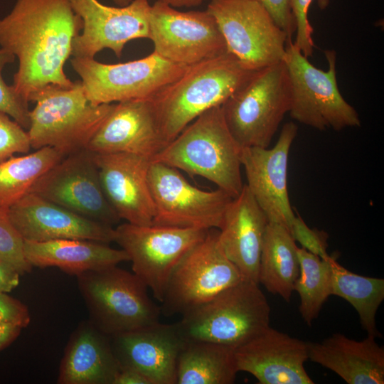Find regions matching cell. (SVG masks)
I'll list each match as a JSON object with an SVG mask.
<instances>
[{
  "label": "cell",
  "instance_id": "cell-26",
  "mask_svg": "<svg viewBox=\"0 0 384 384\" xmlns=\"http://www.w3.org/2000/svg\"><path fill=\"white\" fill-rule=\"evenodd\" d=\"M23 251L32 267H55L75 276L129 261L122 249H114L108 244L88 240H23Z\"/></svg>",
  "mask_w": 384,
  "mask_h": 384
},
{
  "label": "cell",
  "instance_id": "cell-3",
  "mask_svg": "<svg viewBox=\"0 0 384 384\" xmlns=\"http://www.w3.org/2000/svg\"><path fill=\"white\" fill-rule=\"evenodd\" d=\"M242 147L225 122L221 106L195 119L152 159L215 183L235 198L243 188Z\"/></svg>",
  "mask_w": 384,
  "mask_h": 384
},
{
  "label": "cell",
  "instance_id": "cell-30",
  "mask_svg": "<svg viewBox=\"0 0 384 384\" xmlns=\"http://www.w3.org/2000/svg\"><path fill=\"white\" fill-rule=\"evenodd\" d=\"M64 156L58 149L43 147L0 163V208L9 209L28 193L36 181Z\"/></svg>",
  "mask_w": 384,
  "mask_h": 384
},
{
  "label": "cell",
  "instance_id": "cell-23",
  "mask_svg": "<svg viewBox=\"0 0 384 384\" xmlns=\"http://www.w3.org/2000/svg\"><path fill=\"white\" fill-rule=\"evenodd\" d=\"M268 219L246 184L233 198L218 229L219 241L243 279L258 282L260 254Z\"/></svg>",
  "mask_w": 384,
  "mask_h": 384
},
{
  "label": "cell",
  "instance_id": "cell-9",
  "mask_svg": "<svg viewBox=\"0 0 384 384\" xmlns=\"http://www.w3.org/2000/svg\"><path fill=\"white\" fill-rule=\"evenodd\" d=\"M70 64L80 77L86 97L94 105L151 99L188 68L154 52L140 59L115 64L73 57Z\"/></svg>",
  "mask_w": 384,
  "mask_h": 384
},
{
  "label": "cell",
  "instance_id": "cell-24",
  "mask_svg": "<svg viewBox=\"0 0 384 384\" xmlns=\"http://www.w3.org/2000/svg\"><path fill=\"white\" fill-rule=\"evenodd\" d=\"M309 359L348 384L384 383V348L368 335L361 341L334 334L321 342L307 341Z\"/></svg>",
  "mask_w": 384,
  "mask_h": 384
},
{
  "label": "cell",
  "instance_id": "cell-32",
  "mask_svg": "<svg viewBox=\"0 0 384 384\" xmlns=\"http://www.w3.org/2000/svg\"><path fill=\"white\" fill-rule=\"evenodd\" d=\"M8 210L0 208V260L22 275L33 267L25 257L23 240L13 225Z\"/></svg>",
  "mask_w": 384,
  "mask_h": 384
},
{
  "label": "cell",
  "instance_id": "cell-2",
  "mask_svg": "<svg viewBox=\"0 0 384 384\" xmlns=\"http://www.w3.org/2000/svg\"><path fill=\"white\" fill-rule=\"evenodd\" d=\"M255 71L229 52L188 66L151 98L167 144L201 114L221 106Z\"/></svg>",
  "mask_w": 384,
  "mask_h": 384
},
{
  "label": "cell",
  "instance_id": "cell-39",
  "mask_svg": "<svg viewBox=\"0 0 384 384\" xmlns=\"http://www.w3.org/2000/svg\"><path fill=\"white\" fill-rule=\"evenodd\" d=\"M112 384H151L141 372L129 367L120 366Z\"/></svg>",
  "mask_w": 384,
  "mask_h": 384
},
{
  "label": "cell",
  "instance_id": "cell-4",
  "mask_svg": "<svg viewBox=\"0 0 384 384\" xmlns=\"http://www.w3.org/2000/svg\"><path fill=\"white\" fill-rule=\"evenodd\" d=\"M29 102H36L27 130L31 149L53 147L65 156L87 149L114 106L90 102L80 80L68 88L48 85Z\"/></svg>",
  "mask_w": 384,
  "mask_h": 384
},
{
  "label": "cell",
  "instance_id": "cell-19",
  "mask_svg": "<svg viewBox=\"0 0 384 384\" xmlns=\"http://www.w3.org/2000/svg\"><path fill=\"white\" fill-rule=\"evenodd\" d=\"M166 145L151 100L138 99L114 104L87 149L95 154L129 153L152 159Z\"/></svg>",
  "mask_w": 384,
  "mask_h": 384
},
{
  "label": "cell",
  "instance_id": "cell-28",
  "mask_svg": "<svg viewBox=\"0 0 384 384\" xmlns=\"http://www.w3.org/2000/svg\"><path fill=\"white\" fill-rule=\"evenodd\" d=\"M235 348L199 341H185L178 356L176 384H231L238 373Z\"/></svg>",
  "mask_w": 384,
  "mask_h": 384
},
{
  "label": "cell",
  "instance_id": "cell-18",
  "mask_svg": "<svg viewBox=\"0 0 384 384\" xmlns=\"http://www.w3.org/2000/svg\"><path fill=\"white\" fill-rule=\"evenodd\" d=\"M10 220L23 240L62 239L114 242L112 226L93 220L29 192L9 210Z\"/></svg>",
  "mask_w": 384,
  "mask_h": 384
},
{
  "label": "cell",
  "instance_id": "cell-38",
  "mask_svg": "<svg viewBox=\"0 0 384 384\" xmlns=\"http://www.w3.org/2000/svg\"><path fill=\"white\" fill-rule=\"evenodd\" d=\"M262 4L270 12L276 23L287 33L291 40L295 32V23L289 0H255Z\"/></svg>",
  "mask_w": 384,
  "mask_h": 384
},
{
  "label": "cell",
  "instance_id": "cell-41",
  "mask_svg": "<svg viewBox=\"0 0 384 384\" xmlns=\"http://www.w3.org/2000/svg\"><path fill=\"white\" fill-rule=\"evenodd\" d=\"M22 329L23 328L16 324L0 322V351L14 341Z\"/></svg>",
  "mask_w": 384,
  "mask_h": 384
},
{
  "label": "cell",
  "instance_id": "cell-12",
  "mask_svg": "<svg viewBox=\"0 0 384 384\" xmlns=\"http://www.w3.org/2000/svg\"><path fill=\"white\" fill-rule=\"evenodd\" d=\"M218 235V229L208 230L176 266L161 302L163 314L183 315L243 279L223 250Z\"/></svg>",
  "mask_w": 384,
  "mask_h": 384
},
{
  "label": "cell",
  "instance_id": "cell-22",
  "mask_svg": "<svg viewBox=\"0 0 384 384\" xmlns=\"http://www.w3.org/2000/svg\"><path fill=\"white\" fill-rule=\"evenodd\" d=\"M95 159L105 195L119 218L134 225L153 224L151 159L129 153L95 154Z\"/></svg>",
  "mask_w": 384,
  "mask_h": 384
},
{
  "label": "cell",
  "instance_id": "cell-29",
  "mask_svg": "<svg viewBox=\"0 0 384 384\" xmlns=\"http://www.w3.org/2000/svg\"><path fill=\"white\" fill-rule=\"evenodd\" d=\"M330 264L331 295L341 297L353 306L368 335L380 336L375 316L384 299V279L353 273L340 265L335 255H331Z\"/></svg>",
  "mask_w": 384,
  "mask_h": 384
},
{
  "label": "cell",
  "instance_id": "cell-37",
  "mask_svg": "<svg viewBox=\"0 0 384 384\" xmlns=\"http://www.w3.org/2000/svg\"><path fill=\"white\" fill-rule=\"evenodd\" d=\"M31 321L27 306L7 293L0 294V322L11 323L26 328Z\"/></svg>",
  "mask_w": 384,
  "mask_h": 384
},
{
  "label": "cell",
  "instance_id": "cell-36",
  "mask_svg": "<svg viewBox=\"0 0 384 384\" xmlns=\"http://www.w3.org/2000/svg\"><path fill=\"white\" fill-rule=\"evenodd\" d=\"M289 233L294 240L298 242L306 251L321 259H327L330 256L327 253V233L309 228L299 215H295Z\"/></svg>",
  "mask_w": 384,
  "mask_h": 384
},
{
  "label": "cell",
  "instance_id": "cell-31",
  "mask_svg": "<svg viewBox=\"0 0 384 384\" xmlns=\"http://www.w3.org/2000/svg\"><path fill=\"white\" fill-rule=\"evenodd\" d=\"M299 274L294 284L300 299L299 310L304 321L311 325L316 319L331 293V270L330 260L297 247Z\"/></svg>",
  "mask_w": 384,
  "mask_h": 384
},
{
  "label": "cell",
  "instance_id": "cell-8",
  "mask_svg": "<svg viewBox=\"0 0 384 384\" xmlns=\"http://www.w3.org/2000/svg\"><path fill=\"white\" fill-rule=\"evenodd\" d=\"M326 70L316 68L294 42L288 41L284 61L291 84L289 114L318 130L340 131L361 126L357 111L342 96L336 78V53L324 51Z\"/></svg>",
  "mask_w": 384,
  "mask_h": 384
},
{
  "label": "cell",
  "instance_id": "cell-17",
  "mask_svg": "<svg viewBox=\"0 0 384 384\" xmlns=\"http://www.w3.org/2000/svg\"><path fill=\"white\" fill-rule=\"evenodd\" d=\"M297 131L296 124L287 122L273 147H245L241 154L249 191L268 221L289 231L295 214L288 195L287 165Z\"/></svg>",
  "mask_w": 384,
  "mask_h": 384
},
{
  "label": "cell",
  "instance_id": "cell-15",
  "mask_svg": "<svg viewBox=\"0 0 384 384\" xmlns=\"http://www.w3.org/2000/svg\"><path fill=\"white\" fill-rule=\"evenodd\" d=\"M30 192L93 220L113 226L121 220L103 191L95 154H70L44 173Z\"/></svg>",
  "mask_w": 384,
  "mask_h": 384
},
{
  "label": "cell",
  "instance_id": "cell-14",
  "mask_svg": "<svg viewBox=\"0 0 384 384\" xmlns=\"http://www.w3.org/2000/svg\"><path fill=\"white\" fill-rule=\"evenodd\" d=\"M149 39L153 52L184 66L228 52L218 24L207 10L181 11L161 0L151 6Z\"/></svg>",
  "mask_w": 384,
  "mask_h": 384
},
{
  "label": "cell",
  "instance_id": "cell-42",
  "mask_svg": "<svg viewBox=\"0 0 384 384\" xmlns=\"http://www.w3.org/2000/svg\"><path fill=\"white\" fill-rule=\"evenodd\" d=\"M174 8L193 7L201 4L205 0H161Z\"/></svg>",
  "mask_w": 384,
  "mask_h": 384
},
{
  "label": "cell",
  "instance_id": "cell-40",
  "mask_svg": "<svg viewBox=\"0 0 384 384\" xmlns=\"http://www.w3.org/2000/svg\"><path fill=\"white\" fill-rule=\"evenodd\" d=\"M20 274L6 263L0 260V294L8 293L19 284Z\"/></svg>",
  "mask_w": 384,
  "mask_h": 384
},
{
  "label": "cell",
  "instance_id": "cell-16",
  "mask_svg": "<svg viewBox=\"0 0 384 384\" xmlns=\"http://www.w3.org/2000/svg\"><path fill=\"white\" fill-rule=\"evenodd\" d=\"M82 21V28L73 42L72 56L95 58L110 49L120 58L125 45L149 38V0H132L124 6H109L98 0H69Z\"/></svg>",
  "mask_w": 384,
  "mask_h": 384
},
{
  "label": "cell",
  "instance_id": "cell-33",
  "mask_svg": "<svg viewBox=\"0 0 384 384\" xmlns=\"http://www.w3.org/2000/svg\"><path fill=\"white\" fill-rule=\"evenodd\" d=\"M15 56L0 47V112H4L28 130L30 126L28 102L3 78L5 66L15 60Z\"/></svg>",
  "mask_w": 384,
  "mask_h": 384
},
{
  "label": "cell",
  "instance_id": "cell-6",
  "mask_svg": "<svg viewBox=\"0 0 384 384\" xmlns=\"http://www.w3.org/2000/svg\"><path fill=\"white\" fill-rule=\"evenodd\" d=\"M291 99L283 60L256 70L221 109L229 131L241 147L266 148L289 112Z\"/></svg>",
  "mask_w": 384,
  "mask_h": 384
},
{
  "label": "cell",
  "instance_id": "cell-11",
  "mask_svg": "<svg viewBox=\"0 0 384 384\" xmlns=\"http://www.w3.org/2000/svg\"><path fill=\"white\" fill-rule=\"evenodd\" d=\"M215 18L228 52L258 70L284 60L287 33L255 0H210L206 9Z\"/></svg>",
  "mask_w": 384,
  "mask_h": 384
},
{
  "label": "cell",
  "instance_id": "cell-13",
  "mask_svg": "<svg viewBox=\"0 0 384 384\" xmlns=\"http://www.w3.org/2000/svg\"><path fill=\"white\" fill-rule=\"evenodd\" d=\"M148 181L154 205V225L220 229L233 198L220 188L200 189L191 184L179 170L160 162H151Z\"/></svg>",
  "mask_w": 384,
  "mask_h": 384
},
{
  "label": "cell",
  "instance_id": "cell-34",
  "mask_svg": "<svg viewBox=\"0 0 384 384\" xmlns=\"http://www.w3.org/2000/svg\"><path fill=\"white\" fill-rule=\"evenodd\" d=\"M314 0H289L290 9L295 23L296 38L294 44L307 58L313 55L314 43L312 38L313 27L309 21V9ZM321 10L326 9L331 0H316Z\"/></svg>",
  "mask_w": 384,
  "mask_h": 384
},
{
  "label": "cell",
  "instance_id": "cell-21",
  "mask_svg": "<svg viewBox=\"0 0 384 384\" xmlns=\"http://www.w3.org/2000/svg\"><path fill=\"white\" fill-rule=\"evenodd\" d=\"M110 338L120 366L141 372L151 384H176L178 358L185 343L177 323L158 321Z\"/></svg>",
  "mask_w": 384,
  "mask_h": 384
},
{
  "label": "cell",
  "instance_id": "cell-5",
  "mask_svg": "<svg viewBox=\"0 0 384 384\" xmlns=\"http://www.w3.org/2000/svg\"><path fill=\"white\" fill-rule=\"evenodd\" d=\"M270 306L259 284L242 279L182 315L184 341L237 348L270 326Z\"/></svg>",
  "mask_w": 384,
  "mask_h": 384
},
{
  "label": "cell",
  "instance_id": "cell-7",
  "mask_svg": "<svg viewBox=\"0 0 384 384\" xmlns=\"http://www.w3.org/2000/svg\"><path fill=\"white\" fill-rule=\"evenodd\" d=\"M76 277L89 321L108 336L159 321L161 307L152 302L149 289L133 272L114 265Z\"/></svg>",
  "mask_w": 384,
  "mask_h": 384
},
{
  "label": "cell",
  "instance_id": "cell-43",
  "mask_svg": "<svg viewBox=\"0 0 384 384\" xmlns=\"http://www.w3.org/2000/svg\"><path fill=\"white\" fill-rule=\"evenodd\" d=\"M119 6H124L129 4L132 0H112Z\"/></svg>",
  "mask_w": 384,
  "mask_h": 384
},
{
  "label": "cell",
  "instance_id": "cell-1",
  "mask_svg": "<svg viewBox=\"0 0 384 384\" xmlns=\"http://www.w3.org/2000/svg\"><path fill=\"white\" fill-rule=\"evenodd\" d=\"M82 28V21L69 0H16L0 19V47L18 61L12 85L28 102L48 85H74L64 65Z\"/></svg>",
  "mask_w": 384,
  "mask_h": 384
},
{
  "label": "cell",
  "instance_id": "cell-10",
  "mask_svg": "<svg viewBox=\"0 0 384 384\" xmlns=\"http://www.w3.org/2000/svg\"><path fill=\"white\" fill-rule=\"evenodd\" d=\"M114 231V242L129 256L133 273L161 302L174 270L208 230L126 222Z\"/></svg>",
  "mask_w": 384,
  "mask_h": 384
},
{
  "label": "cell",
  "instance_id": "cell-35",
  "mask_svg": "<svg viewBox=\"0 0 384 384\" xmlns=\"http://www.w3.org/2000/svg\"><path fill=\"white\" fill-rule=\"evenodd\" d=\"M31 149L27 130L7 114L0 112V163L14 154H27Z\"/></svg>",
  "mask_w": 384,
  "mask_h": 384
},
{
  "label": "cell",
  "instance_id": "cell-20",
  "mask_svg": "<svg viewBox=\"0 0 384 384\" xmlns=\"http://www.w3.org/2000/svg\"><path fill=\"white\" fill-rule=\"evenodd\" d=\"M238 372H247L260 384H313L304 368L307 341L270 326L234 351Z\"/></svg>",
  "mask_w": 384,
  "mask_h": 384
},
{
  "label": "cell",
  "instance_id": "cell-27",
  "mask_svg": "<svg viewBox=\"0 0 384 384\" xmlns=\"http://www.w3.org/2000/svg\"><path fill=\"white\" fill-rule=\"evenodd\" d=\"M295 242L287 228L269 222L260 254L258 282L287 302L291 299L299 274L298 246Z\"/></svg>",
  "mask_w": 384,
  "mask_h": 384
},
{
  "label": "cell",
  "instance_id": "cell-25",
  "mask_svg": "<svg viewBox=\"0 0 384 384\" xmlns=\"http://www.w3.org/2000/svg\"><path fill=\"white\" fill-rule=\"evenodd\" d=\"M110 336L89 320L78 325L65 349L58 384H112L119 369Z\"/></svg>",
  "mask_w": 384,
  "mask_h": 384
}]
</instances>
